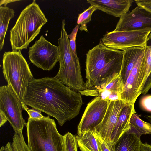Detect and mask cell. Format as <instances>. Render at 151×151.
<instances>
[{
    "instance_id": "obj_22",
    "label": "cell",
    "mask_w": 151,
    "mask_h": 151,
    "mask_svg": "<svg viewBox=\"0 0 151 151\" xmlns=\"http://www.w3.org/2000/svg\"><path fill=\"white\" fill-rule=\"evenodd\" d=\"M97 10L96 6L91 5L87 9L79 14L77 23L78 25H80L79 29L81 31L88 32L86 24L91 21L93 13Z\"/></svg>"
},
{
    "instance_id": "obj_9",
    "label": "cell",
    "mask_w": 151,
    "mask_h": 151,
    "mask_svg": "<svg viewBox=\"0 0 151 151\" xmlns=\"http://www.w3.org/2000/svg\"><path fill=\"white\" fill-rule=\"evenodd\" d=\"M151 30L116 31H113L104 35L101 39L106 47L122 50L135 47H145L147 39Z\"/></svg>"
},
{
    "instance_id": "obj_21",
    "label": "cell",
    "mask_w": 151,
    "mask_h": 151,
    "mask_svg": "<svg viewBox=\"0 0 151 151\" xmlns=\"http://www.w3.org/2000/svg\"><path fill=\"white\" fill-rule=\"evenodd\" d=\"M145 54V56L147 72L145 81L141 91V94L147 93L151 88V33L146 40Z\"/></svg>"
},
{
    "instance_id": "obj_35",
    "label": "cell",
    "mask_w": 151,
    "mask_h": 151,
    "mask_svg": "<svg viewBox=\"0 0 151 151\" xmlns=\"http://www.w3.org/2000/svg\"><path fill=\"white\" fill-rule=\"evenodd\" d=\"M0 151H6L4 147L2 146L0 149Z\"/></svg>"
},
{
    "instance_id": "obj_33",
    "label": "cell",
    "mask_w": 151,
    "mask_h": 151,
    "mask_svg": "<svg viewBox=\"0 0 151 151\" xmlns=\"http://www.w3.org/2000/svg\"><path fill=\"white\" fill-rule=\"evenodd\" d=\"M12 1V0H1L0 2V6H1V5H2L4 4L6 5L8 3H10L12 2H14L16 1Z\"/></svg>"
},
{
    "instance_id": "obj_11",
    "label": "cell",
    "mask_w": 151,
    "mask_h": 151,
    "mask_svg": "<svg viewBox=\"0 0 151 151\" xmlns=\"http://www.w3.org/2000/svg\"><path fill=\"white\" fill-rule=\"evenodd\" d=\"M110 101L96 97L89 102L85 109L77 128V133L91 130L103 120Z\"/></svg>"
},
{
    "instance_id": "obj_28",
    "label": "cell",
    "mask_w": 151,
    "mask_h": 151,
    "mask_svg": "<svg viewBox=\"0 0 151 151\" xmlns=\"http://www.w3.org/2000/svg\"><path fill=\"white\" fill-rule=\"evenodd\" d=\"M142 108L145 111L151 112V95H147L143 97L140 101Z\"/></svg>"
},
{
    "instance_id": "obj_14",
    "label": "cell",
    "mask_w": 151,
    "mask_h": 151,
    "mask_svg": "<svg viewBox=\"0 0 151 151\" xmlns=\"http://www.w3.org/2000/svg\"><path fill=\"white\" fill-rule=\"evenodd\" d=\"M145 48V47L135 46L123 50L124 55L119 81V91L121 93L129 74Z\"/></svg>"
},
{
    "instance_id": "obj_26",
    "label": "cell",
    "mask_w": 151,
    "mask_h": 151,
    "mask_svg": "<svg viewBox=\"0 0 151 151\" xmlns=\"http://www.w3.org/2000/svg\"><path fill=\"white\" fill-rule=\"evenodd\" d=\"M26 104L22 102V106L23 110H25L28 113L29 119H37L43 118L45 116H43L41 113V111L32 108L29 109Z\"/></svg>"
},
{
    "instance_id": "obj_12",
    "label": "cell",
    "mask_w": 151,
    "mask_h": 151,
    "mask_svg": "<svg viewBox=\"0 0 151 151\" xmlns=\"http://www.w3.org/2000/svg\"><path fill=\"white\" fill-rule=\"evenodd\" d=\"M151 30V12L137 6L120 18L116 31Z\"/></svg>"
},
{
    "instance_id": "obj_34",
    "label": "cell",
    "mask_w": 151,
    "mask_h": 151,
    "mask_svg": "<svg viewBox=\"0 0 151 151\" xmlns=\"http://www.w3.org/2000/svg\"><path fill=\"white\" fill-rule=\"evenodd\" d=\"M145 117L149 120L150 123L151 124V115H146L145 116Z\"/></svg>"
},
{
    "instance_id": "obj_17",
    "label": "cell",
    "mask_w": 151,
    "mask_h": 151,
    "mask_svg": "<svg viewBox=\"0 0 151 151\" xmlns=\"http://www.w3.org/2000/svg\"><path fill=\"white\" fill-rule=\"evenodd\" d=\"M141 142L135 134L126 132L112 147L114 151H140Z\"/></svg>"
},
{
    "instance_id": "obj_3",
    "label": "cell",
    "mask_w": 151,
    "mask_h": 151,
    "mask_svg": "<svg viewBox=\"0 0 151 151\" xmlns=\"http://www.w3.org/2000/svg\"><path fill=\"white\" fill-rule=\"evenodd\" d=\"M47 21L36 1L26 6L21 12L10 30V41L12 51L27 49Z\"/></svg>"
},
{
    "instance_id": "obj_29",
    "label": "cell",
    "mask_w": 151,
    "mask_h": 151,
    "mask_svg": "<svg viewBox=\"0 0 151 151\" xmlns=\"http://www.w3.org/2000/svg\"><path fill=\"white\" fill-rule=\"evenodd\" d=\"M135 1L137 6L144 8L151 12V2L148 0H136Z\"/></svg>"
},
{
    "instance_id": "obj_25",
    "label": "cell",
    "mask_w": 151,
    "mask_h": 151,
    "mask_svg": "<svg viewBox=\"0 0 151 151\" xmlns=\"http://www.w3.org/2000/svg\"><path fill=\"white\" fill-rule=\"evenodd\" d=\"M79 25H77L73 29L71 33L68 35L69 44L72 50L74 53L77 55L76 44V39Z\"/></svg>"
},
{
    "instance_id": "obj_10",
    "label": "cell",
    "mask_w": 151,
    "mask_h": 151,
    "mask_svg": "<svg viewBox=\"0 0 151 151\" xmlns=\"http://www.w3.org/2000/svg\"><path fill=\"white\" fill-rule=\"evenodd\" d=\"M145 52L138 59L129 74L121 93L122 100L127 104H135L141 94L146 75Z\"/></svg>"
},
{
    "instance_id": "obj_32",
    "label": "cell",
    "mask_w": 151,
    "mask_h": 151,
    "mask_svg": "<svg viewBox=\"0 0 151 151\" xmlns=\"http://www.w3.org/2000/svg\"><path fill=\"white\" fill-rule=\"evenodd\" d=\"M4 147L6 151H13L12 144L9 142L6 144Z\"/></svg>"
},
{
    "instance_id": "obj_16",
    "label": "cell",
    "mask_w": 151,
    "mask_h": 151,
    "mask_svg": "<svg viewBox=\"0 0 151 151\" xmlns=\"http://www.w3.org/2000/svg\"><path fill=\"white\" fill-rule=\"evenodd\" d=\"M134 104H129L121 111L112 132L111 139L113 145L130 128V121L134 113H136Z\"/></svg>"
},
{
    "instance_id": "obj_31",
    "label": "cell",
    "mask_w": 151,
    "mask_h": 151,
    "mask_svg": "<svg viewBox=\"0 0 151 151\" xmlns=\"http://www.w3.org/2000/svg\"><path fill=\"white\" fill-rule=\"evenodd\" d=\"M7 120L5 116L0 111V127L3 126L6 122Z\"/></svg>"
},
{
    "instance_id": "obj_13",
    "label": "cell",
    "mask_w": 151,
    "mask_h": 151,
    "mask_svg": "<svg viewBox=\"0 0 151 151\" xmlns=\"http://www.w3.org/2000/svg\"><path fill=\"white\" fill-rule=\"evenodd\" d=\"M128 104L122 100L109 102L103 120L94 131L106 142L111 143V134L118 117L122 109Z\"/></svg>"
},
{
    "instance_id": "obj_30",
    "label": "cell",
    "mask_w": 151,
    "mask_h": 151,
    "mask_svg": "<svg viewBox=\"0 0 151 151\" xmlns=\"http://www.w3.org/2000/svg\"><path fill=\"white\" fill-rule=\"evenodd\" d=\"M140 151H151V145L147 143H141Z\"/></svg>"
},
{
    "instance_id": "obj_18",
    "label": "cell",
    "mask_w": 151,
    "mask_h": 151,
    "mask_svg": "<svg viewBox=\"0 0 151 151\" xmlns=\"http://www.w3.org/2000/svg\"><path fill=\"white\" fill-rule=\"evenodd\" d=\"M78 147L81 151H99L94 132L87 130L76 136Z\"/></svg>"
},
{
    "instance_id": "obj_2",
    "label": "cell",
    "mask_w": 151,
    "mask_h": 151,
    "mask_svg": "<svg viewBox=\"0 0 151 151\" xmlns=\"http://www.w3.org/2000/svg\"><path fill=\"white\" fill-rule=\"evenodd\" d=\"M124 51L106 46L100 40L86 54L85 71L87 89H91L105 82L120 73Z\"/></svg>"
},
{
    "instance_id": "obj_1",
    "label": "cell",
    "mask_w": 151,
    "mask_h": 151,
    "mask_svg": "<svg viewBox=\"0 0 151 151\" xmlns=\"http://www.w3.org/2000/svg\"><path fill=\"white\" fill-rule=\"evenodd\" d=\"M22 101L55 118L61 126L78 115L83 104L80 92L72 89L55 77L34 78Z\"/></svg>"
},
{
    "instance_id": "obj_20",
    "label": "cell",
    "mask_w": 151,
    "mask_h": 151,
    "mask_svg": "<svg viewBox=\"0 0 151 151\" xmlns=\"http://www.w3.org/2000/svg\"><path fill=\"white\" fill-rule=\"evenodd\" d=\"M15 11L6 6L0 7V51L4 45V40L10 20L14 16Z\"/></svg>"
},
{
    "instance_id": "obj_23",
    "label": "cell",
    "mask_w": 151,
    "mask_h": 151,
    "mask_svg": "<svg viewBox=\"0 0 151 151\" xmlns=\"http://www.w3.org/2000/svg\"><path fill=\"white\" fill-rule=\"evenodd\" d=\"M12 145L13 151H31L25 142L22 132L14 133Z\"/></svg>"
},
{
    "instance_id": "obj_27",
    "label": "cell",
    "mask_w": 151,
    "mask_h": 151,
    "mask_svg": "<svg viewBox=\"0 0 151 151\" xmlns=\"http://www.w3.org/2000/svg\"><path fill=\"white\" fill-rule=\"evenodd\" d=\"M94 132L98 142L99 151H114L111 143H108L104 141Z\"/></svg>"
},
{
    "instance_id": "obj_19",
    "label": "cell",
    "mask_w": 151,
    "mask_h": 151,
    "mask_svg": "<svg viewBox=\"0 0 151 151\" xmlns=\"http://www.w3.org/2000/svg\"><path fill=\"white\" fill-rule=\"evenodd\" d=\"M140 115L134 113L130 121V128L126 132L128 134H133L140 138L144 134H151V124L142 119Z\"/></svg>"
},
{
    "instance_id": "obj_15",
    "label": "cell",
    "mask_w": 151,
    "mask_h": 151,
    "mask_svg": "<svg viewBox=\"0 0 151 151\" xmlns=\"http://www.w3.org/2000/svg\"><path fill=\"white\" fill-rule=\"evenodd\" d=\"M87 2L96 7L97 10L116 17H119L128 12L132 0H87Z\"/></svg>"
},
{
    "instance_id": "obj_6",
    "label": "cell",
    "mask_w": 151,
    "mask_h": 151,
    "mask_svg": "<svg viewBox=\"0 0 151 151\" xmlns=\"http://www.w3.org/2000/svg\"><path fill=\"white\" fill-rule=\"evenodd\" d=\"M21 51L5 52L3 55V72L7 83L22 100L29 83L34 78Z\"/></svg>"
},
{
    "instance_id": "obj_7",
    "label": "cell",
    "mask_w": 151,
    "mask_h": 151,
    "mask_svg": "<svg viewBox=\"0 0 151 151\" xmlns=\"http://www.w3.org/2000/svg\"><path fill=\"white\" fill-rule=\"evenodd\" d=\"M22 102L9 85L0 87V111L6 116L15 133L22 132L27 123L24 119Z\"/></svg>"
},
{
    "instance_id": "obj_24",
    "label": "cell",
    "mask_w": 151,
    "mask_h": 151,
    "mask_svg": "<svg viewBox=\"0 0 151 151\" xmlns=\"http://www.w3.org/2000/svg\"><path fill=\"white\" fill-rule=\"evenodd\" d=\"M66 151H77L78 147L76 136L70 132H68L64 135Z\"/></svg>"
},
{
    "instance_id": "obj_5",
    "label": "cell",
    "mask_w": 151,
    "mask_h": 151,
    "mask_svg": "<svg viewBox=\"0 0 151 151\" xmlns=\"http://www.w3.org/2000/svg\"><path fill=\"white\" fill-rule=\"evenodd\" d=\"M65 24V20H63L60 36L58 40L59 68L55 77L72 89L80 92L87 88L82 76L79 59L70 46Z\"/></svg>"
},
{
    "instance_id": "obj_4",
    "label": "cell",
    "mask_w": 151,
    "mask_h": 151,
    "mask_svg": "<svg viewBox=\"0 0 151 151\" xmlns=\"http://www.w3.org/2000/svg\"><path fill=\"white\" fill-rule=\"evenodd\" d=\"M27 145L31 151H66L65 138L58 130L55 120L48 116L28 119Z\"/></svg>"
},
{
    "instance_id": "obj_8",
    "label": "cell",
    "mask_w": 151,
    "mask_h": 151,
    "mask_svg": "<svg viewBox=\"0 0 151 151\" xmlns=\"http://www.w3.org/2000/svg\"><path fill=\"white\" fill-rule=\"evenodd\" d=\"M28 55L30 60L34 65L44 70L49 71L59 61V48L41 35L29 47Z\"/></svg>"
},
{
    "instance_id": "obj_36",
    "label": "cell",
    "mask_w": 151,
    "mask_h": 151,
    "mask_svg": "<svg viewBox=\"0 0 151 151\" xmlns=\"http://www.w3.org/2000/svg\"><path fill=\"white\" fill-rule=\"evenodd\" d=\"M148 1H150V2H151V0H148Z\"/></svg>"
}]
</instances>
